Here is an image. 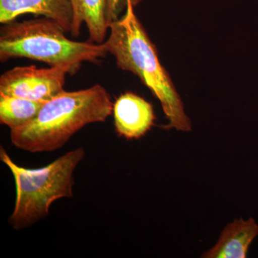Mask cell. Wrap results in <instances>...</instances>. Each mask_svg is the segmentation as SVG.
<instances>
[{
  "label": "cell",
  "mask_w": 258,
  "mask_h": 258,
  "mask_svg": "<svg viewBox=\"0 0 258 258\" xmlns=\"http://www.w3.org/2000/svg\"><path fill=\"white\" fill-rule=\"evenodd\" d=\"M127 0L125 15L109 25V36L103 42L108 53L114 56L118 69L136 75L160 101L169 123L161 128L189 132L191 121L184 104L164 66L158 51Z\"/></svg>",
  "instance_id": "cell-1"
},
{
  "label": "cell",
  "mask_w": 258,
  "mask_h": 258,
  "mask_svg": "<svg viewBox=\"0 0 258 258\" xmlns=\"http://www.w3.org/2000/svg\"><path fill=\"white\" fill-rule=\"evenodd\" d=\"M113 106L109 93L99 84L62 91L45 102L28 124L10 130L12 144L31 153L53 152L86 125L106 121L113 113Z\"/></svg>",
  "instance_id": "cell-2"
},
{
  "label": "cell",
  "mask_w": 258,
  "mask_h": 258,
  "mask_svg": "<svg viewBox=\"0 0 258 258\" xmlns=\"http://www.w3.org/2000/svg\"><path fill=\"white\" fill-rule=\"evenodd\" d=\"M0 28V60L25 57L50 66H69L76 73L82 62L106 57L104 44L74 41L55 20L43 18L3 24Z\"/></svg>",
  "instance_id": "cell-3"
},
{
  "label": "cell",
  "mask_w": 258,
  "mask_h": 258,
  "mask_svg": "<svg viewBox=\"0 0 258 258\" xmlns=\"http://www.w3.org/2000/svg\"><path fill=\"white\" fill-rule=\"evenodd\" d=\"M83 147L66 153L48 165L28 169L18 165L4 148H0V159L9 168L16 186L14 210L9 224L20 230L46 218L56 200L74 197V172L84 159Z\"/></svg>",
  "instance_id": "cell-4"
},
{
  "label": "cell",
  "mask_w": 258,
  "mask_h": 258,
  "mask_svg": "<svg viewBox=\"0 0 258 258\" xmlns=\"http://www.w3.org/2000/svg\"><path fill=\"white\" fill-rule=\"evenodd\" d=\"M68 74H74L69 66H50L48 69H38L35 66L15 67L0 77V94L48 101L64 91Z\"/></svg>",
  "instance_id": "cell-5"
},
{
  "label": "cell",
  "mask_w": 258,
  "mask_h": 258,
  "mask_svg": "<svg viewBox=\"0 0 258 258\" xmlns=\"http://www.w3.org/2000/svg\"><path fill=\"white\" fill-rule=\"evenodd\" d=\"M113 114L115 132L128 140L143 137L156 119L152 103L132 92L123 93L115 99Z\"/></svg>",
  "instance_id": "cell-6"
},
{
  "label": "cell",
  "mask_w": 258,
  "mask_h": 258,
  "mask_svg": "<svg viewBox=\"0 0 258 258\" xmlns=\"http://www.w3.org/2000/svg\"><path fill=\"white\" fill-rule=\"evenodd\" d=\"M25 14L55 20L67 33H71L74 20L71 0H0L1 24L15 21Z\"/></svg>",
  "instance_id": "cell-7"
},
{
  "label": "cell",
  "mask_w": 258,
  "mask_h": 258,
  "mask_svg": "<svg viewBox=\"0 0 258 258\" xmlns=\"http://www.w3.org/2000/svg\"><path fill=\"white\" fill-rule=\"evenodd\" d=\"M257 236L258 225L253 218L235 220L224 229L216 244L201 257L245 258L249 245Z\"/></svg>",
  "instance_id": "cell-8"
},
{
  "label": "cell",
  "mask_w": 258,
  "mask_h": 258,
  "mask_svg": "<svg viewBox=\"0 0 258 258\" xmlns=\"http://www.w3.org/2000/svg\"><path fill=\"white\" fill-rule=\"evenodd\" d=\"M74 10V20L71 34L77 37L81 25L87 26L91 41L103 43L109 26L106 18V0H71Z\"/></svg>",
  "instance_id": "cell-9"
},
{
  "label": "cell",
  "mask_w": 258,
  "mask_h": 258,
  "mask_svg": "<svg viewBox=\"0 0 258 258\" xmlns=\"http://www.w3.org/2000/svg\"><path fill=\"white\" fill-rule=\"evenodd\" d=\"M45 103L0 94V123L10 130L21 128L37 116Z\"/></svg>",
  "instance_id": "cell-10"
},
{
  "label": "cell",
  "mask_w": 258,
  "mask_h": 258,
  "mask_svg": "<svg viewBox=\"0 0 258 258\" xmlns=\"http://www.w3.org/2000/svg\"><path fill=\"white\" fill-rule=\"evenodd\" d=\"M134 7L138 5L142 0H130ZM127 0H106V18L109 26L110 24L118 20L123 7L126 8Z\"/></svg>",
  "instance_id": "cell-11"
}]
</instances>
